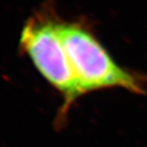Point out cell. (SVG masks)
I'll return each instance as SVG.
<instances>
[{
  "label": "cell",
  "mask_w": 147,
  "mask_h": 147,
  "mask_svg": "<svg viewBox=\"0 0 147 147\" xmlns=\"http://www.w3.org/2000/svg\"><path fill=\"white\" fill-rule=\"evenodd\" d=\"M61 18L45 7L26 20L20 32L19 50L32 61L41 76L62 98L55 126L64 127L69 111L81 98L71 62L60 36Z\"/></svg>",
  "instance_id": "cell-1"
},
{
  "label": "cell",
  "mask_w": 147,
  "mask_h": 147,
  "mask_svg": "<svg viewBox=\"0 0 147 147\" xmlns=\"http://www.w3.org/2000/svg\"><path fill=\"white\" fill-rule=\"evenodd\" d=\"M59 30L81 96L113 88L146 93V78L120 66L85 22L61 19Z\"/></svg>",
  "instance_id": "cell-2"
}]
</instances>
